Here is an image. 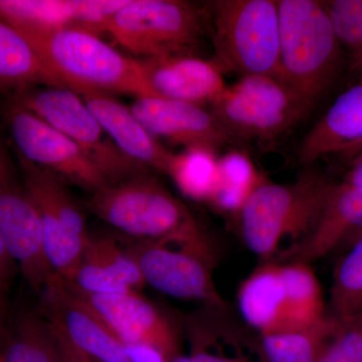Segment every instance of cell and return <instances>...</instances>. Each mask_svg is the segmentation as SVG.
<instances>
[{
    "label": "cell",
    "instance_id": "cell-27",
    "mask_svg": "<svg viewBox=\"0 0 362 362\" xmlns=\"http://www.w3.org/2000/svg\"><path fill=\"white\" fill-rule=\"evenodd\" d=\"M220 183L211 199L218 211L239 214L252 192L265 182L250 157L240 150H232L218 158Z\"/></svg>",
    "mask_w": 362,
    "mask_h": 362
},
{
    "label": "cell",
    "instance_id": "cell-25",
    "mask_svg": "<svg viewBox=\"0 0 362 362\" xmlns=\"http://www.w3.org/2000/svg\"><path fill=\"white\" fill-rule=\"evenodd\" d=\"M1 362H68L51 323L40 312H26L0 347Z\"/></svg>",
    "mask_w": 362,
    "mask_h": 362
},
{
    "label": "cell",
    "instance_id": "cell-30",
    "mask_svg": "<svg viewBox=\"0 0 362 362\" xmlns=\"http://www.w3.org/2000/svg\"><path fill=\"white\" fill-rule=\"evenodd\" d=\"M324 2L340 47L349 52L352 69L361 73L362 0Z\"/></svg>",
    "mask_w": 362,
    "mask_h": 362
},
{
    "label": "cell",
    "instance_id": "cell-5",
    "mask_svg": "<svg viewBox=\"0 0 362 362\" xmlns=\"http://www.w3.org/2000/svg\"><path fill=\"white\" fill-rule=\"evenodd\" d=\"M128 252L139 266L145 284L168 296L226 311L228 305L213 277L216 252L199 225L163 239L140 240Z\"/></svg>",
    "mask_w": 362,
    "mask_h": 362
},
{
    "label": "cell",
    "instance_id": "cell-23",
    "mask_svg": "<svg viewBox=\"0 0 362 362\" xmlns=\"http://www.w3.org/2000/svg\"><path fill=\"white\" fill-rule=\"evenodd\" d=\"M284 283L288 331L302 329L318 323L328 315L322 288L310 264L281 263Z\"/></svg>",
    "mask_w": 362,
    "mask_h": 362
},
{
    "label": "cell",
    "instance_id": "cell-39",
    "mask_svg": "<svg viewBox=\"0 0 362 362\" xmlns=\"http://www.w3.org/2000/svg\"><path fill=\"white\" fill-rule=\"evenodd\" d=\"M93 362H98V361H93Z\"/></svg>",
    "mask_w": 362,
    "mask_h": 362
},
{
    "label": "cell",
    "instance_id": "cell-11",
    "mask_svg": "<svg viewBox=\"0 0 362 362\" xmlns=\"http://www.w3.org/2000/svg\"><path fill=\"white\" fill-rule=\"evenodd\" d=\"M0 237L35 292L57 277L45 257L39 214L16 165L0 118Z\"/></svg>",
    "mask_w": 362,
    "mask_h": 362
},
{
    "label": "cell",
    "instance_id": "cell-13",
    "mask_svg": "<svg viewBox=\"0 0 362 362\" xmlns=\"http://www.w3.org/2000/svg\"><path fill=\"white\" fill-rule=\"evenodd\" d=\"M40 313L73 346L98 362H130L122 340L58 275L40 293Z\"/></svg>",
    "mask_w": 362,
    "mask_h": 362
},
{
    "label": "cell",
    "instance_id": "cell-7",
    "mask_svg": "<svg viewBox=\"0 0 362 362\" xmlns=\"http://www.w3.org/2000/svg\"><path fill=\"white\" fill-rule=\"evenodd\" d=\"M312 109L291 88L270 76L240 77L209 105V111L235 143L276 139Z\"/></svg>",
    "mask_w": 362,
    "mask_h": 362
},
{
    "label": "cell",
    "instance_id": "cell-22",
    "mask_svg": "<svg viewBox=\"0 0 362 362\" xmlns=\"http://www.w3.org/2000/svg\"><path fill=\"white\" fill-rule=\"evenodd\" d=\"M84 0H0V20L21 35L82 28Z\"/></svg>",
    "mask_w": 362,
    "mask_h": 362
},
{
    "label": "cell",
    "instance_id": "cell-21",
    "mask_svg": "<svg viewBox=\"0 0 362 362\" xmlns=\"http://www.w3.org/2000/svg\"><path fill=\"white\" fill-rule=\"evenodd\" d=\"M40 84L63 87L25 37L0 20V93L18 94Z\"/></svg>",
    "mask_w": 362,
    "mask_h": 362
},
{
    "label": "cell",
    "instance_id": "cell-10",
    "mask_svg": "<svg viewBox=\"0 0 362 362\" xmlns=\"http://www.w3.org/2000/svg\"><path fill=\"white\" fill-rule=\"evenodd\" d=\"M11 98L75 142L111 182L148 170L117 148L80 95L68 88L28 89Z\"/></svg>",
    "mask_w": 362,
    "mask_h": 362
},
{
    "label": "cell",
    "instance_id": "cell-4",
    "mask_svg": "<svg viewBox=\"0 0 362 362\" xmlns=\"http://www.w3.org/2000/svg\"><path fill=\"white\" fill-rule=\"evenodd\" d=\"M204 11L223 70L279 78L278 0H218Z\"/></svg>",
    "mask_w": 362,
    "mask_h": 362
},
{
    "label": "cell",
    "instance_id": "cell-9",
    "mask_svg": "<svg viewBox=\"0 0 362 362\" xmlns=\"http://www.w3.org/2000/svg\"><path fill=\"white\" fill-rule=\"evenodd\" d=\"M16 156L23 183L39 214L47 262L56 275L71 282L90 235L84 214L71 199L65 181Z\"/></svg>",
    "mask_w": 362,
    "mask_h": 362
},
{
    "label": "cell",
    "instance_id": "cell-12",
    "mask_svg": "<svg viewBox=\"0 0 362 362\" xmlns=\"http://www.w3.org/2000/svg\"><path fill=\"white\" fill-rule=\"evenodd\" d=\"M2 120L16 145V156L90 194L111 182L75 142L11 98Z\"/></svg>",
    "mask_w": 362,
    "mask_h": 362
},
{
    "label": "cell",
    "instance_id": "cell-32",
    "mask_svg": "<svg viewBox=\"0 0 362 362\" xmlns=\"http://www.w3.org/2000/svg\"><path fill=\"white\" fill-rule=\"evenodd\" d=\"M192 354L190 362H250L243 356H226L214 351L207 331H192Z\"/></svg>",
    "mask_w": 362,
    "mask_h": 362
},
{
    "label": "cell",
    "instance_id": "cell-38",
    "mask_svg": "<svg viewBox=\"0 0 362 362\" xmlns=\"http://www.w3.org/2000/svg\"><path fill=\"white\" fill-rule=\"evenodd\" d=\"M361 152H362V144L361 145V146L358 147V148H357L356 151L354 152V156H352L351 160H352V159L354 158V157L358 156V154H361Z\"/></svg>",
    "mask_w": 362,
    "mask_h": 362
},
{
    "label": "cell",
    "instance_id": "cell-31",
    "mask_svg": "<svg viewBox=\"0 0 362 362\" xmlns=\"http://www.w3.org/2000/svg\"><path fill=\"white\" fill-rule=\"evenodd\" d=\"M338 320L337 332L319 362H362V311Z\"/></svg>",
    "mask_w": 362,
    "mask_h": 362
},
{
    "label": "cell",
    "instance_id": "cell-37",
    "mask_svg": "<svg viewBox=\"0 0 362 362\" xmlns=\"http://www.w3.org/2000/svg\"><path fill=\"white\" fill-rule=\"evenodd\" d=\"M171 362H190V359L189 356H185L180 354V356L175 357V358Z\"/></svg>",
    "mask_w": 362,
    "mask_h": 362
},
{
    "label": "cell",
    "instance_id": "cell-1",
    "mask_svg": "<svg viewBox=\"0 0 362 362\" xmlns=\"http://www.w3.org/2000/svg\"><path fill=\"white\" fill-rule=\"evenodd\" d=\"M63 87L152 97L137 59L78 28L23 35Z\"/></svg>",
    "mask_w": 362,
    "mask_h": 362
},
{
    "label": "cell",
    "instance_id": "cell-28",
    "mask_svg": "<svg viewBox=\"0 0 362 362\" xmlns=\"http://www.w3.org/2000/svg\"><path fill=\"white\" fill-rule=\"evenodd\" d=\"M362 311V237L338 262L331 285L329 314L344 319Z\"/></svg>",
    "mask_w": 362,
    "mask_h": 362
},
{
    "label": "cell",
    "instance_id": "cell-16",
    "mask_svg": "<svg viewBox=\"0 0 362 362\" xmlns=\"http://www.w3.org/2000/svg\"><path fill=\"white\" fill-rule=\"evenodd\" d=\"M152 97L206 106L226 87L223 66L195 54L137 59Z\"/></svg>",
    "mask_w": 362,
    "mask_h": 362
},
{
    "label": "cell",
    "instance_id": "cell-33",
    "mask_svg": "<svg viewBox=\"0 0 362 362\" xmlns=\"http://www.w3.org/2000/svg\"><path fill=\"white\" fill-rule=\"evenodd\" d=\"M14 265H16V261L0 237V331L4 323L6 298L13 278Z\"/></svg>",
    "mask_w": 362,
    "mask_h": 362
},
{
    "label": "cell",
    "instance_id": "cell-2",
    "mask_svg": "<svg viewBox=\"0 0 362 362\" xmlns=\"http://www.w3.org/2000/svg\"><path fill=\"white\" fill-rule=\"evenodd\" d=\"M337 183L315 171L285 185L265 181L238 214L247 249L266 262L284 240H291L287 247L301 242L318 223Z\"/></svg>",
    "mask_w": 362,
    "mask_h": 362
},
{
    "label": "cell",
    "instance_id": "cell-26",
    "mask_svg": "<svg viewBox=\"0 0 362 362\" xmlns=\"http://www.w3.org/2000/svg\"><path fill=\"white\" fill-rule=\"evenodd\" d=\"M218 158L213 150L185 148L173 156L166 175L185 197L197 202H211L220 183Z\"/></svg>",
    "mask_w": 362,
    "mask_h": 362
},
{
    "label": "cell",
    "instance_id": "cell-6",
    "mask_svg": "<svg viewBox=\"0 0 362 362\" xmlns=\"http://www.w3.org/2000/svg\"><path fill=\"white\" fill-rule=\"evenodd\" d=\"M87 206L100 220L140 240L163 239L199 225L148 170L100 188L90 194Z\"/></svg>",
    "mask_w": 362,
    "mask_h": 362
},
{
    "label": "cell",
    "instance_id": "cell-36",
    "mask_svg": "<svg viewBox=\"0 0 362 362\" xmlns=\"http://www.w3.org/2000/svg\"><path fill=\"white\" fill-rule=\"evenodd\" d=\"M58 337L59 344H61L62 349H63L64 354H65L66 361L68 362H93L89 356L81 352L80 350L76 349L75 346L71 344L68 340L62 337V335H57Z\"/></svg>",
    "mask_w": 362,
    "mask_h": 362
},
{
    "label": "cell",
    "instance_id": "cell-18",
    "mask_svg": "<svg viewBox=\"0 0 362 362\" xmlns=\"http://www.w3.org/2000/svg\"><path fill=\"white\" fill-rule=\"evenodd\" d=\"M78 95L122 153L144 168L168 173L175 153L144 127L130 108L108 93L83 90Z\"/></svg>",
    "mask_w": 362,
    "mask_h": 362
},
{
    "label": "cell",
    "instance_id": "cell-3",
    "mask_svg": "<svg viewBox=\"0 0 362 362\" xmlns=\"http://www.w3.org/2000/svg\"><path fill=\"white\" fill-rule=\"evenodd\" d=\"M279 80L314 107L329 89L341 62V49L325 2L278 0Z\"/></svg>",
    "mask_w": 362,
    "mask_h": 362
},
{
    "label": "cell",
    "instance_id": "cell-34",
    "mask_svg": "<svg viewBox=\"0 0 362 362\" xmlns=\"http://www.w3.org/2000/svg\"><path fill=\"white\" fill-rule=\"evenodd\" d=\"M130 362H169L163 352L143 343H124Z\"/></svg>",
    "mask_w": 362,
    "mask_h": 362
},
{
    "label": "cell",
    "instance_id": "cell-17",
    "mask_svg": "<svg viewBox=\"0 0 362 362\" xmlns=\"http://www.w3.org/2000/svg\"><path fill=\"white\" fill-rule=\"evenodd\" d=\"M362 237V187L337 182L318 223L294 246L283 250L279 262L311 264Z\"/></svg>",
    "mask_w": 362,
    "mask_h": 362
},
{
    "label": "cell",
    "instance_id": "cell-14",
    "mask_svg": "<svg viewBox=\"0 0 362 362\" xmlns=\"http://www.w3.org/2000/svg\"><path fill=\"white\" fill-rule=\"evenodd\" d=\"M69 284L102 316L123 343L151 345L163 352L169 362L180 356V337L175 326L139 293L88 294Z\"/></svg>",
    "mask_w": 362,
    "mask_h": 362
},
{
    "label": "cell",
    "instance_id": "cell-40",
    "mask_svg": "<svg viewBox=\"0 0 362 362\" xmlns=\"http://www.w3.org/2000/svg\"><path fill=\"white\" fill-rule=\"evenodd\" d=\"M0 362H1V361H0Z\"/></svg>",
    "mask_w": 362,
    "mask_h": 362
},
{
    "label": "cell",
    "instance_id": "cell-15",
    "mask_svg": "<svg viewBox=\"0 0 362 362\" xmlns=\"http://www.w3.org/2000/svg\"><path fill=\"white\" fill-rule=\"evenodd\" d=\"M156 138L185 148L216 150L237 144L221 128L213 113L199 105L160 97L136 98L130 107Z\"/></svg>",
    "mask_w": 362,
    "mask_h": 362
},
{
    "label": "cell",
    "instance_id": "cell-29",
    "mask_svg": "<svg viewBox=\"0 0 362 362\" xmlns=\"http://www.w3.org/2000/svg\"><path fill=\"white\" fill-rule=\"evenodd\" d=\"M82 259L135 291L145 285L144 278L134 258L128 250H124L110 237L89 235Z\"/></svg>",
    "mask_w": 362,
    "mask_h": 362
},
{
    "label": "cell",
    "instance_id": "cell-24",
    "mask_svg": "<svg viewBox=\"0 0 362 362\" xmlns=\"http://www.w3.org/2000/svg\"><path fill=\"white\" fill-rule=\"evenodd\" d=\"M338 325L339 320L328 314L309 327L262 335L259 356L264 362H319Z\"/></svg>",
    "mask_w": 362,
    "mask_h": 362
},
{
    "label": "cell",
    "instance_id": "cell-20",
    "mask_svg": "<svg viewBox=\"0 0 362 362\" xmlns=\"http://www.w3.org/2000/svg\"><path fill=\"white\" fill-rule=\"evenodd\" d=\"M238 306L247 325L259 335L287 332L285 290L280 262L266 261L240 284Z\"/></svg>",
    "mask_w": 362,
    "mask_h": 362
},
{
    "label": "cell",
    "instance_id": "cell-19",
    "mask_svg": "<svg viewBox=\"0 0 362 362\" xmlns=\"http://www.w3.org/2000/svg\"><path fill=\"white\" fill-rule=\"evenodd\" d=\"M362 144V71L358 82L342 93L305 136L299 162L310 166L331 154L351 159Z\"/></svg>",
    "mask_w": 362,
    "mask_h": 362
},
{
    "label": "cell",
    "instance_id": "cell-35",
    "mask_svg": "<svg viewBox=\"0 0 362 362\" xmlns=\"http://www.w3.org/2000/svg\"><path fill=\"white\" fill-rule=\"evenodd\" d=\"M342 182L354 187H362V152L352 159L351 165L343 178Z\"/></svg>",
    "mask_w": 362,
    "mask_h": 362
},
{
    "label": "cell",
    "instance_id": "cell-8",
    "mask_svg": "<svg viewBox=\"0 0 362 362\" xmlns=\"http://www.w3.org/2000/svg\"><path fill=\"white\" fill-rule=\"evenodd\" d=\"M206 11L180 0H127L107 23L108 33L137 59L194 54Z\"/></svg>",
    "mask_w": 362,
    "mask_h": 362
}]
</instances>
